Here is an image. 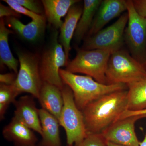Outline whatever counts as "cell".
<instances>
[{"instance_id": "6da1fadb", "label": "cell", "mask_w": 146, "mask_h": 146, "mask_svg": "<svg viewBox=\"0 0 146 146\" xmlns=\"http://www.w3.org/2000/svg\"><path fill=\"white\" fill-rule=\"evenodd\" d=\"M128 89L116 91L92 102L82 110L87 134H101L127 110Z\"/></svg>"}, {"instance_id": "7a4b0ae2", "label": "cell", "mask_w": 146, "mask_h": 146, "mask_svg": "<svg viewBox=\"0 0 146 146\" xmlns=\"http://www.w3.org/2000/svg\"><path fill=\"white\" fill-rule=\"evenodd\" d=\"M60 75L64 84L72 89L76 105L81 111L101 97L116 91L128 89L125 84H104L89 76L80 75L62 69L60 70Z\"/></svg>"}, {"instance_id": "3957f363", "label": "cell", "mask_w": 146, "mask_h": 146, "mask_svg": "<svg viewBox=\"0 0 146 146\" xmlns=\"http://www.w3.org/2000/svg\"><path fill=\"white\" fill-rule=\"evenodd\" d=\"M106 84L127 85L146 78L145 65L121 49L111 54L108 63Z\"/></svg>"}, {"instance_id": "277c9868", "label": "cell", "mask_w": 146, "mask_h": 146, "mask_svg": "<svg viewBox=\"0 0 146 146\" xmlns=\"http://www.w3.org/2000/svg\"><path fill=\"white\" fill-rule=\"evenodd\" d=\"M112 53L104 50H78L75 57L68 62L65 70L74 74H84L100 83L106 84V74Z\"/></svg>"}, {"instance_id": "5b68a950", "label": "cell", "mask_w": 146, "mask_h": 146, "mask_svg": "<svg viewBox=\"0 0 146 146\" xmlns=\"http://www.w3.org/2000/svg\"><path fill=\"white\" fill-rule=\"evenodd\" d=\"M61 91L64 104L59 123L65 129L68 145L78 146L87 135L83 114L76 105L70 88L65 84Z\"/></svg>"}, {"instance_id": "8992f818", "label": "cell", "mask_w": 146, "mask_h": 146, "mask_svg": "<svg viewBox=\"0 0 146 146\" xmlns=\"http://www.w3.org/2000/svg\"><path fill=\"white\" fill-rule=\"evenodd\" d=\"M19 69L14 85L20 93H27L38 98L43 82L40 75L38 54L18 51Z\"/></svg>"}, {"instance_id": "52a82bcc", "label": "cell", "mask_w": 146, "mask_h": 146, "mask_svg": "<svg viewBox=\"0 0 146 146\" xmlns=\"http://www.w3.org/2000/svg\"><path fill=\"white\" fill-rule=\"evenodd\" d=\"M68 61L63 46L58 41V32L53 34L49 47L40 58V75L43 82L53 84L62 90L64 84L60 75L61 67H66Z\"/></svg>"}, {"instance_id": "ba28073f", "label": "cell", "mask_w": 146, "mask_h": 146, "mask_svg": "<svg viewBox=\"0 0 146 146\" xmlns=\"http://www.w3.org/2000/svg\"><path fill=\"white\" fill-rule=\"evenodd\" d=\"M128 21L124 33L125 41L132 57L146 65V18L136 12L132 1H127Z\"/></svg>"}, {"instance_id": "9c48e42d", "label": "cell", "mask_w": 146, "mask_h": 146, "mask_svg": "<svg viewBox=\"0 0 146 146\" xmlns=\"http://www.w3.org/2000/svg\"><path fill=\"white\" fill-rule=\"evenodd\" d=\"M128 21V14L126 12L111 25L89 36L84 42L82 49L104 50L112 53L121 49Z\"/></svg>"}, {"instance_id": "30bf717a", "label": "cell", "mask_w": 146, "mask_h": 146, "mask_svg": "<svg viewBox=\"0 0 146 146\" xmlns=\"http://www.w3.org/2000/svg\"><path fill=\"white\" fill-rule=\"evenodd\" d=\"M143 118L140 115L118 120L101 134L107 142L124 146H140L135 125L138 120Z\"/></svg>"}, {"instance_id": "8fae6325", "label": "cell", "mask_w": 146, "mask_h": 146, "mask_svg": "<svg viewBox=\"0 0 146 146\" xmlns=\"http://www.w3.org/2000/svg\"><path fill=\"white\" fill-rule=\"evenodd\" d=\"M127 1L103 0L97 10L88 32L90 36L99 31L112 19L127 11Z\"/></svg>"}, {"instance_id": "7c38bea8", "label": "cell", "mask_w": 146, "mask_h": 146, "mask_svg": "<svg viewBox=\"0 0 146 146\" xmlns=\"http://www.w3.org/2000/svg\"><path fill=\"white\" fill-rule=\"evenodd\" d=\"M34 98L32 96H25L16 100L13 103L15 107L14 117L41 136L42 128L39 109L36 108Z\"/></svg>"}, {"instance_id": "4fadbf2b", "label": "cell", "mask_w": 146, "mask_h": 146, "mask_svg": "<svg viewBox=\"0 0 146 146\" xmlns=\"http://www.w3.org/2000/svg\"><path fill=\"white\" fill-rule=\"evenodd\" d=\"M4 138L15 146H36L37 138L32 130L13 117L3 130Z\"/></svg>"}, {"instance_id": "5bb4252c", "label": "cell", "mask_w": 146, "mask_h": 146, "mask_svg": "<svg viewBox=\"0 0 146 146\" xmlns=\"http://www.w3.org/2000/svg\"><path fill=\"white\" fill-rule=\"evenodd\" d=\"M38 99L42 108L59 121L64 104L61 90L53 84L43 82Z\"/></svg>"}, {"instance_id": "9a60e30c", "label": "cell", "mask_w": 146, "mask_h": 146, "mask_svg": "<svg viewBox=\"0 0 146 146\" xmlns=\"http://www.w3.org/2000/svg\"><path fill=\"white\" fill-rule=\"evenodd\" d=\"M39 113L42 139L36 146H61L59 121L43 108L39 109Z\"/></svg>"}, {"instance_id": "2e32d148", "label": "cell", "mask_w": 146, "mask_h": 146, "mask_svg": "<svg viewBox=\"0 0 146 146\" xmlns=\"http://www.w3.org/2000/svg\"><path fill=\"white\" fill-rule=\"evenodd\" d=\"M82 10L83 8L76 4L72 6L60 28L58 41L63 47L68 60L71 50V41L82 14Z\"/></svg>"}, {"instance_id": "e0dca14e", "label": "cell", "mask_w": 146, "mask_h": 146, "mask_svg": "<svg viewBox=\"0 0 146 146\" xmlns=\"http://www.w3.org/2000/svg\"><path fill=\"white\" fill-rule=\"evenodd\" d=\"M7 23L23 39L29 42H34L40 39L44 34L46 18L39 21L32 20L29 23L24 24L18 18L8 17Z\"/></svg>"}, {"instance_id": "ac0fdd59", "label": "cell", "mask_w": 146, "mask_h": 146, "mask_svg": "<svg viewBox=\"0 0 146 146\" xmlns=\"http://www.w3.org/2000/svg\"><path fill=\"white\" fill-rule=\"evenodd\" d=\"M77 0H43L45 17L50 25L56 29L60 28L62 18L68 13L72 6L79 2Z\"/></svg>"}, {"instance_id": "d6986e66", "label": "cell", "mask_w": 146, "mask_h": 146, "mask_svg": "<svg viewBox=\"0 0 146 146\" xmlns=\"http://www.w3.org/2000/svg\"><path fill=\"white\" fill-rule=\"evenodd\" d=\"M102 0H84L82 14L76 28L74 37L77 43L83 39L86 33L89 32L97 10Z\"/></svg>"}, {"instance_id": "ffe728a7", "label": "cell", "mask_w": 146, "mask_h": 146, "mask_svg": "<svg viewBox=\"0 0 146 146\" xmlns=\"http://www.w3.org/2000/svg\"><path fill=\"white\" fill-rule=\"evenodd\" d=\"M7 27L3 18L0 20V61L1 65L7 66L16 74H18L19 61L13 56L9 48V35L13 33Z\"/></svg>"}, {"instance_id": "44dd1931", "label": "cell", "mask_w": 146, "mask_h": 146, "mask_svg": "<svg viewBox=\"0 0 146 146\" xmlns=\"http://www.w3.org/2000/svg\"><path fill=\"white\" fill-rule=\"evenodd\" d=\"M127 110L138 111L146 109V78L127 84Z\"/></svg>"}, {"instance_id": "7402d4cb", "label": "cell", "mask_w": 146, "mask_h": 146, "mask_svg": "<svg viewBox=\"0 0 146 146\" xmlns=\"http://www.w3.org/2000/svg\"><path fill=\"white\" fill-rule=\"evenodd\" d=\"M20 93L14 85L0 84V119H3L7 110L11 103H14Z\"/></svg>"}, {"instance_id": "603a6c76", "label": "cell", "mask_w": 146, "mask_h": 146, "mask_svg": "<svg viewBox=\"0 0 146 146\" xmlns=\"http://www.w3.org/2000/svg\"><path fill=\"white\" fill-rule=\"evenodd\" d=\"M3 1L6 3L9 6L13 9L19 14H21L28 16L32 20L39 21L46 18L44 15H39L31 12L30 11L25 8L23 6L15 2L14 0H4Z\"/></svg>"}, {"instance_id": "cb8c5ba5", "label": "cell", "mask_w": 146, "mask_h": 146, "mask_svg": "<svg viewBox=\"0 0 146 146\" xmlns=\"http://www.w3.org/2000/svg\"><path fill=\"white\" fill-rule=\"evenodd\" d=\"M78 146H107L106 141L101 134H87L86 138Z\"/></svg>"}, {"instance_id": "d4e9b609", "label": "cell", "mask_w": 146, "mask_h": 146, "mask_svg": "<svg viewBox=\"0 0 146 146\" xmlns=\"http://www.w3.org/2000/svg\"><path fill=\"white\" fill-rule=\"evenodd\" d=\"M15 2L33 13L43 15V11L39 2L34 0H14Z\"/></svg>"}, {"instance_id": "484cf974", "label": "cell", "mask_w": 146, "mask_h": 146, "mask_svg": "<svg viewBox=\"0 0 146 146\" xmlns=\"http://www.w3.org/2000/svg\"><path fill=\"white\" fill-rule=\"evenodd\" d=\"M20 14L11 8L10 7H7L0 4V17L3 18L4 17H16L18 18L20 17Z\"/></svg>"}, {"instance_id": "4316f807", "label": "cell", "mask_w": 146, "mask_h": 146, "mask_svg": "<svg viewBox=\"0 0 146 146\" xmlns=\"http://www.w3.org/2000/svg\"><path fill=\"white\" fill-rule=\"evenodd\" d=\"M133 6L140 16L146 18V0H133Z\"/></svg>"}, {"instance_id": "83f0119b", "label": "cell", "mask_w": 146, "mask_h": 146, "mask_svg": "<svg viewBox=\"0 0 146 146\" xmlns=\"http://www.w3.org/2000/svg\"><path fill=\"white\" fill-rule=\"evenodd\" d=\"M17 77L15 73H6L1 74L0 75V82L1 84L6 85H14Z\"/></svg>"}, {"instance_id": "f1b7e54d", "label": "cell", "mask_w": 146, "mask_h": 146, "mask_svg": "<svg viewBox=\"0 0 146 146\" xmlns=\"http://www.w3.org/2000/svg\"><path fill=\"white\" fill-rule=\"evenodd\" d=\"M146 115V109L138 111H131L127 110L121 115L119 120L134 116Z\"/></svg>"}, {"instance_id": "f546056e", "label": "cell", "mask_w": 146, "mask_h": 146, "mask_svg": "<svg viewBox=\"0 0 146 146\" xmlns=\"http://www.w3.org/2000/svg\"><path fill=\"white\" fill-rule=\"evenodd\" d=\"M140 146H146V132L143 140L140 142Z\"/></svg>"}, {"instance_id": "4dcf8cb0", "label": "cell", "mask_w": 146, "mask_h": 146, "mask_svg": "<svg viewBox=\"0 0 146 146\" xmlns=\"http://www.w3.org/2000/svg\"><path fill=\"white\" fill-rule=\"evenodd\" d=\"M106 145H107V146H124L117 145V144L113 143H111V142H107V141H106Z\"/></svg>"}, {"instance_id": "1f68e13d", "label": "cell", "mask_w": 146, "mask_h": 146, "mask_svg": "<svg viewBox=\"0 0 146 146\" xmlns=\"http://www.w3.org/2000/svg\"><path fill=\"white\" fill-rule=\"evenodd\" d=\"M142 116H143L144 118H146V115H142Z\"/></svg>"}, {"instance_id": "d6a6232c", "label": "cell", "mask_w": 146, "mask_h": 146, "mask_svg": "<svg viewBox=\"0 0 146 146\" xmlns=\"http://www.w3.org/2000/svg\"><path fill=\"white\" fill-rule=\"evenodd\" d=\"M145 68H146V66H145Z\"/></svg>"}, {"instance_id": "836d02e7", "label": "cell", "mask_w": 146, "mask_h": 146, "mask_svg": "<svg viewBox=\"0 0 146 146\" xmlns=\"http://www.w3.org/2000/svg\"><path fill=\"white\" fill-rule=\"evenodd\" d=\"M68 146H69V145H68Z\"/></svg>"}]
</instances>
